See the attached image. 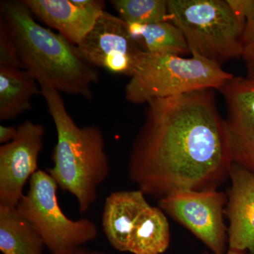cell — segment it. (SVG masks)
<instances>
[{
  "instance_id": "e0dca14e",
  "label": "cell",
  "mask_w": 254,
  "mask_h": 254,
  "mask_svg": "<svg viewBox=\"0 0 254 254\" xmlns=\"http://www.w3.org/2000/svg\"><path fill=\"white\" fill-rule=\"evenodd\" d=\"M170 229L165 213L150 205L137 222L128 252L133 254H162L168 250Z\"/></svg>"
},
{
  "instance_id": "7402d4cb",
  "label": "cell",
  "mask_w": 254,
  "mask_h": 254,
  "mask_svg": "<svg viewBox=\"0 0 254 254\" xmlns=\"http://www.w3.org/2000/svg\"><path fill=\"white\" fill-rule=\"evenodd\" d=\"M18 127L15 126H0V143H9L17 136Z\"/></svg>"
},
{
  "instance_id": "5b68a950",
  "label": "cell",
  "mask_w": 254,
  "mask_h": 254,
  "mask_svg": "<svg viewBox=\"0 0 254 254\" xmlns=\"http://www.w3.org/2000/svg\"><path fill=\"white\" fill-rule=\"evenodd\" d=\"M169 21L183 33L192 56L218 64L242 56L245 26L226 0H168Z\"/></svg>"
},
{
  "instance_id": "9c48e42d",
  "label": "cell",
  "mask_w": 254,
  "mask_h": 254,
  "mask_svg": "<svg viewBox=\"0 0 254 254\" xmlns=\"http://www.w3.org/2000/svg\"><path fill=\"white\" fill-rule=\"evenodd\" d=\"M45 133L41 124L26 120L16 138L0 147V204L17 206L25 185L38 170Z\"/></svg>"
},
{
  "instance_id": "ba28073f",
  "label": "cell",
  "mask_w": 254,
  "mask_h": 254,
  "mask_svg": "<svg viewBox=\"0 0 254 254\" xmlns=\"http://www.w3.org/2000/svg\"><path fill=\"white\" fill-rule=\"evenodd\" d=\"M75 47L80 58L93 67L130 77L145 53L128 33L127 23L106 11Z\"/></svg>"
},
{
  "instance_id": "ffe728a7",
  "label": "cell",
  "mask_w": 254,
  "mask_h": 254,
  "mask_svg": "<svg viewBox=\"0 0 254 254\" xmlns=\"http://www.w3.org/2000/svg\"><path fill=\"white\" fill-rule=\"evenodd\" d=\"M242 59L247 70V78L254 79V14L247 19L242 41Z\"/></svg>"
},
{
  "instance_id": "30bf717a",
  "label": "cell",
  "mask_w": 254,
  "mask_h": 254,
  "mask_svg": "<svg viewBox=\"0 0 254 254\" xmlns=\"http://www.w3.org/2000/svg\"><path fill=\"white\" fill-rule=\"evenodd\" d=\"M219 91L226 102L232 161L254 174V88L235 76Z\"/></svg>"
},
{
  "instance_id": "277c9868",
  "label": "cell",
  "mask_w": 254,
  "mask_h": 254,
  "mask_svg": "<svg viewBox=\"0 0 254 254\" xmlns=\"http://www.w3.org/2000/svg\"><path fill=\"white\" fill-rule=\"evenodd\" d=\"M235 77L218 64L198 56L144 53L125 88L133 104L173 98L205 89L220 90Z\"/></svg>"
},
{
  "instance_id": "9a60e30c",
  "label": "cell",
  "mask_w": 254,
  "mask_h": 254,
  "mask_svg": "<svg viewBox=\"0 0 254 254\" xmlns=\"http://www.w3.org/2000/svg\"><path fill=\"white\" fill-rule=\"evenodd\" d=\"M44 241L16 207L0 204V251L2 254H44Z\"/></svg>"
},
{
  "instance_id": "44dd1931",
  "label": "cell",
  "mask_w": 254,
  "mask_h": 254,
  "mask_svg": "<svg viewBox=\"0 0 254 254\" xmlns=\"http://www.w3.org/2000/svg\"><path fill=\"white\" fill-rule=\"evenodd\" d=\"M234 14L242 24L254 14V0H226Z\"/></svg>"
},
{
  "instance_id": "7a4b0ae2",
  "label": "cell",
  "mask_w": 254,
  "mask_h": 254,
  "mask_svg": "<svg viewBox=\"0 0 254 254\" xmlns=\"http://www.w3.org/2000/svg\"><path fill=\"white\" fill-rule=\"evenodd\" d=\"M0 11L11 29L23 69L40 86L93 98L91 88L99 81V76L95 67L80 58L76 47L37 23L22 0L1 1Z\"/></svg>"
},
{
  "instance_id": "603a6c76",
  "label": "cell",
  "mask_w": 254,
  "mask_h": 254,
  "mask_svg": "<svg viewBox=\"0 0 254 254\" xmlns=\"http://www.w3.org/2000/svg\"><path fill=\"white\" fill-rule=\"evenodd\" d=\"M63 254H110L106 252H101V251L92 250L90 249L86 248V247H80V248L76 249L70 251V252H66Z\"/></svg>"
},
{
  "instance_id": "52a82bcc",
  "label": "cell",
  "mask_w": 254,
  "mask_h": 254,
  "mask_svg": "<svg viewBox=\"0 0 254 254\" xmlns=\"http://www.w3.org/2000/svg\"><path fill=\"white\" fill-rule=\"evenodd\" d=\"M227 195L218 190L179 192L159 200V208L199 239L213 254H226L224 221Z\"/></svg>"
},
{
  "instance_id": "8fae6325",
  "label": "cell",
  "mask_w": 254,
  "mask_h": 254,
  "mask_svg": "<svg viewBox=\"0 0 254 254\" xmlns=\"http://www.w3.org/2000/svg\"><path fill=\"white\" fill-rule=\"evenodd\" d=\"M225 215L229 221V250L254 254V174L233 163L229 175Z\"/></svg>"
},
{
  "instance_id": "8992f818",
  "label": "cell",
  "mask_w": 254,
  "mask_h": 254,
  "mask_svg": "<svg viewBox=\"0 0 254 254\" xmlns=\"http://www.w3.org/2000/svg\"><path fill=\"white\" fill-rule=\"evenodd\" d=\"M58 185L48 172L38 170L16 208L34 227L52 254L80 248L98 236L96 225L87 218H68L58 203Z\"/></svg>"
},
{
  "instance_id": "d4e9b609",
  "label": "cell",
  "mask_w": 254,
  "mask_h": 254,
  "mask_svg": "<svg viewBox=\"0 0 254 254\" xmlns=\"http://www.w3.org/2000/svg\"><path fill=\"white\" fill-rule=\"evenodd\" d=\"M245 78V81L248 83L250 86L253 87L254 88V79H249V78Z\"/></svg>"
},
{
  "instance_id": "4fadbf2b",
  "label": "cell",
  "mask_w": 254,
  "mask_h": 254,
  "mask_svg": "<svg viewBox=\"0 0 254 254\" xmlns=\"http://www.w3.org/2000/svg\"><path fill=\"white\" fill-rule=\"evenodd\" d=\"M32 14L74 46L83 41L100 15L78 6L74 0H22Z\"/></svg>"
},
{
  "instance_id": "2e32d148",
  "label": "cell",
  "mask_w": 254,
  "mask_h": 254,
  "mask_svg": "<svg viewBox=\"0 0 254 254\" xmlns=\"http://www.w3.org/2000/svg\"><path fill=\"white\" fill-rule=\"evenodd\" d=\"M127 25L129 34L145 53L181 57L190 53L183 33L170 21Z\"/></svg>"
},
{
  "instance_id": "d6986e66",
  "label": "cell",
  "mask_w": 254,
  "mask_h": 254,
  "mask_svg": "<svg viewBox=\"0 0 254 254\" xmlns=\"http://www.w3.org/2000/svg\"><path fill=\"white\" fill-rule=\"evenodd\" d=\"M0 66L23 68L11 29L0 18Z\"/></svg>"
},
{
  "instance_id": "cb8c5ba5",
  "label": "cell",
  "mask_w": 254,
  "mask_h": 254,
  "mask_svg": "<svg viewBox=\"0 0 254 254\" xmlns=\"http://www.w3.org/2000/svg\"><path fill=\"white\" fill-rule=\"evenodd\" d=\"M203 254H208V253H204ZM226 254H245V252H240V251L237 250H227Z\"/></svg>"
},
{
  "instance_id": "3957f363",
  "label": "cell",
  "mask_w": 254,
  "mask_h": 254,
  "mask_svg": "<svg viewBox=\"0 0 254 254\" xmlns=\"http://www.w3.org/2000/svg\"><path fill=\"white\" fill-rule=\"evenodd\" d=\"M41 94L55 125L58 141L53 150V166L47 172L63 191L76 198L81 214L97 198V190L109 175L103 133L98 127H78L68 114L60 92L41 85Z\"/></svg>"
},
{
  "instance_id": "ac0fdd59",
  "label": "cell",
  "mask_w": 254,
  "mask_h": 254,
  "mask_svg": "<svg viewBox=\"0 0 254 254\" xmlns=\"http://www.w3.org/2000/svg\"><path fill=\"white\" fill-rule=\"evenodd\" d=\"M119 17L127 23L150 24L169 21L167 0H111Z\"/></svg>"
},
{
  "instance_id": "6da1fadb",
  "label": "cell",
  "mask_w": 254,
  "mask_h": 254,
  "mask_svg": "<svg viewBox=\"0 0 254 254\" xmlns=\"http://www.w3.org/2000/svg\"><path fill=\"white\" fill-rule=\"evenodd\" d=\"M232 164L226 122L213 89L147 103L128 165L130 180L145 195L160 200L179 192L217 190Z\"/></svg>"
},
{
  "instance_id": "7c38bea8",
  "label": "cell",
  "mask_w": 254,
  "mask_h": 254,
  "mask_svg": "<svg viewBox=\"0 0 254 254\" xmlns=\"http://www.w3.org/2000/svg\"><path fill=\"white\" fill-rule=\"evenodd\" d=\"M150 205L141 190H120L108 195L103 213V228L115 250L128 252L133 230Z\"/></svg>"
},
{
  "instance_id": "5bb4252c",
  "label": "cell",
  "mask_w": 254,
  "mask_h": 254,
  "mask_svg": "<svg viewBox=\"0 0 254 254\" xmlns=\"http://www.w3.org/2000/svg\"><path fill=\"white\" fill-rule=\"evenodd\" d=\"M38 83L26 70L0 66V120H13L31 110V98L41 93Z\"/></svg>"
}]
</instances>
